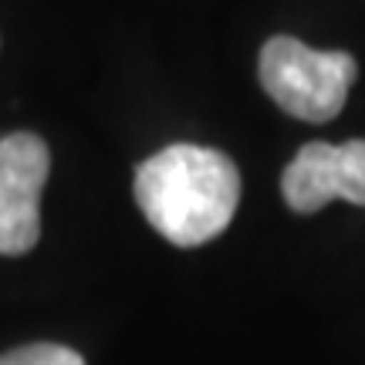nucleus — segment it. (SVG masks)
Returning <instances> with one entry per match:
<instances>
[{"instance_id":"f03ea898","label":"nucleus","mask_w":365,"mask_h":365,"mask_svg":"<svg viewBox=\"0 0 365 365\" xmlns=\"http://www.w3.org/2000/svg\"><path fill=\"white\" fill-rule=\"evenodd\" d=\"M359 65L349 51H318L298 38H271L261 51V85L287 115L328 122L345 108Z\"/></svg>"},{"instance_id":"7ed1b4c3","label":"nucleus","mask_w":365,"mask_h":365,"mask_svg":"<svg viewBox=\"0 0 365 365\" xmlns=\"http://www.w3.org/2000/svg\"><path fill=\"white\" fill-rule=\"evenodd\" d=\"M51 173L48 143L34 132L0 139V254L21 257L41 240V190Z\"/></svg>"},{"instance_id":"20e7f679","label":"nucleus","mask_w":365,"mask_h":365,"mask_svg":"<svg viewBox=\"0 0 365 365\" xmlns=\"http://www.w3.org/2000/svg\"><path fill=\"white\" fill-rule=\"evenodd\" d=\"M281 193L294 213H318L331 200L365 207V139L345 145L308 143L287 163Z\"/></svg>"},{"instance_id":"39448f33","label":"nucleus","mask_w":365,"mask_h":365,"mask_svg":"<svg viewBox=\"0 0 365 365\" xmlns=\"http://www.w3.org/2000/svg\"><path fill=\"white\" fill-rule=\"evenodd\" d=\"M0 365H85V359L68 345L38 341V345H24V349L0 355Z\"/></svg>"},{"instance_id":"f257e3e1","label":"nucleus","mask_w":365,"mask_h":365,"mask_svg":"<svg viewBox=\"0 0 365 365\" xmlns=\"http://www.w3.org/2000/svg\"><path fill=\"white\" fill-rule=\"evenodd\" d=\"M240 173L220 149L176 143L135 170V203L149 227L176 247L220 237L237 213Z\"/></svg>"}]
</instances>
